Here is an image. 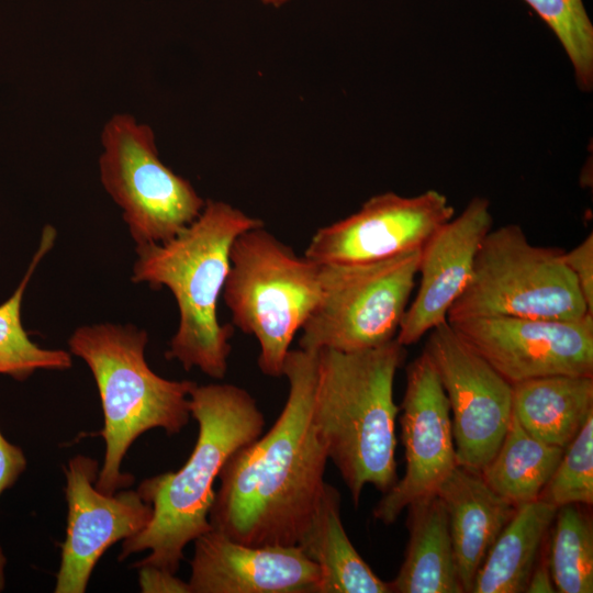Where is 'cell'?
<instances>
[{
  "label": "cell",
  "instance_id": "cell-1",
  "mask_svg": "<svg viewBox=\"0 0 593 593\" xmlns=\"http://www.w3.org/2000/svg\"><path fill=\"white\" fill-rule=\"evenodd\" d=\"M317 353L287 354L284 406L266 433L224 463L209 521L212 529L250 546H296L325 484L328 460L313 423Z\"/></svg>",
  "mask_w": 593,
  "mask_h": 593
},
{
  "label": "cell",
  "instance_id": "cell-2",
  "mask_svg": "<svg viewBox=\"0 0 593 593\" xmlns=\"http://www.w3.org/2000/svg\"><path fill=\"white\" fill-rule=\"evenodd\" d=\"M198 437L186 463L175 472L144 480L137 491L152 505L149 524L123 540L119 559L149 550L133 567L154 566L176 573L190 541L212 529L213 485L236 450L257 439L265 416L245 389L231 383H194L189 394Z\"/></svg>",
  "mask_w": 593,
  "mask_h": 593
},
{
  "label": "cell",
  "instance_id": "cell-3",
  "mask_svg": "<svg viewBox=\"0 0 593 593\" xmlns=\"http://www.w3.org/2000/svg\"><path fill=\"white\" fill-rule=\"evenodd\" d=\"M262 221L216 200H208L199 216L172 238L136 245L132 280L152 289L166 287L179 310L177 332L165 356L184 370L200 369L223 379L228 369L233 328L221 324L219 299L231 267L236 237Z\"/></svg>",
  "mask_w": 593,
  "mask_h": 593
},
{
  "label": "cell",
  "instance_id": "cell-4",
  "mask_svg": "<svg viewBox=\"0 0 593 593\" xmlns=\"http://www.w3.org/2000/svg\"><path fill=\"white\" fill-rule=\"evenodd\" d=\"M404 357L395 339L358 351H317L313 423L356 506L367 484L384 494L399 480L393 385Z\"/></svg>",
  "mask_w": 593,
  "mask_h": 593
},
{
  "label": "cell",
  "instance_id": "cell-5",
  "mask_svg": "<svg viewBox=\"0 0 593 593\" xmlns=\"http://www.w3.org/2000/svg\"><path fill=\"white\" fill-rule=\"evenodd\" d=\"M147 343L146 331L112 323L80 326L68 340L99 390L105 455L96 488L107 494L131 484L133 477L122 473L121 463L142 434L154 428L177 434L191 416L189 394L195 382L155 373L145 358Z\"/></svg>",
  "mask_w": 593,
  "mask_h": 593
},
{
  "label": "cell",
  "instance_id": "cell-6",
  "mask_svg": "<svg viewBox=\"0 0 593 593\" xmlns=\"http://www.w3.org/2000/svg\"><path fill=\"white\" fill-rule=\"evenodd\" d=\"M222 296L232 321L259 345L258 367L283 377L291 343L323 295L321 265L279 240L264 226L234 240Z\"/></svg>",
  "mask_w": 593,
  "mask_h": 593
},
{
  "label": "cell",
  "instance_id": "cell-7",
  "mask_svg": "<svg viewBox=\"0 0 593 593\" xmlns=\"http://www.w3.org/2000/svg\"><path fill=\"white\" fill-rule=\"evenodd\" d=\"M562 253L534 245L517 224L491 230L447 322L492 316L573 321L591 314Z\"/></svg>",
  "mask_w": 593,
  "mask_h": 593
},
{
  "label": "cell",
  "instance_id": "cell-8",
  "mask_svg": "<svg viewBox=\"0 0 593 593\" xmlns=\"http://www.w3.org/2000/svg\"><path fill=\"white\" fill-rule=\"evenodd\" d=\"M421 250L365 264H320L322 299L299 348L358 351L395 339L415 287Z\"/></svg>",
  "mask_w": 593,
  "mask_h": 593
},
{
  "label": "cell",
  "instance_id": "cell-9",
  "mask_svg": "<svg viewBox=\"0 0 593 593\" xmlns=\"http://www.w3.org/2000/svg\"><path fill=\"white\" fill-rule=\"evenodd\" d=\"M101 143V183L136 245L166 242L199 216L205 201L160 160L150 126L118 113L104 124Z\"/></svg>",
  "mask_w": 593,
  "mask_h": 593
},
{
  "label": "cell",
  "instance_id": "cell-10",
  "mask_svg": "<svg viewBox=\"0 0 593 593\" xmlns=\"http://www.w3.org/2000/svg\"><path fill=\"white\" fill-rule=\"evenodd\" d=\"M424 351L445 390L458 466L480 472L496 454L512 416V384L446 322Z\"/></svg>",
  "mask_w": 593,
  "mask_h": 593
},
{
  "label": "cell",
  "instance_id": "cell-11",
  "mask_svg": "<svg viewBox=\"0 0 593 593\" xmlns=\"http://www.w3.org/2000/svg\"><path fill=\"white\" fill-rule=\"evenodd\" d=\"M511 384L553 376H593V315L580 320L511 316L449 323Z\"/></svg>",
  "mask_w": 593,
  "mask_h": 593
},
{
  "label": "cell",
  "instance_id": "cell-12",
  "mask_svg": "<svg viewBox=\"0 0 593 593\" xmlns=\"http://www.w3.org/2000/svg\"><path fill=\"white\" fill-rule=\"evenodd\" d=\"M454 216V206L437 190L415 197L381 193L354 214L318 228L304 256L323 265L389 259L421 250Z\"/></svg>",
  "mask_w": 593,
  "mask_h": 593
},
{
  "label": "cell",
  "instance_id": "cell-13",
  "mask_svg": "<svg viewBox=\"0 0 593 593\" xmlns=\"http://www.w3.org/2000/svg\"><path fill=\"white\" fill-rule=\"evenodd\" d=\"M405 473L383 494L373 516L384 525L394 523L413 501L435 494L458 466L449 403L426 351L406 368V387L401 403Z\"/></svg>",
  "mask_w": 593,
  "mask_h": 593
},
{
  "label": "cell",
  "instance_id": "cell-14",
  "mask_svg": "<svg viewBox=\"0 0 593 593\" xmlns=\"http://www.w3.org/2000/svg\"><path fill=\"white\" fill-rule=\"evenodd\" d=\"M98 470L97 460L81 455L72 457L65 469L68 515L55 593L86 592L107 549L137 535L152 519V505L137 490L99 491Z\"/></svg>",
  "mask_w": 593,
  "mask_h": 593
},
{
  "label": "cell",
  "instance_id": "cell-15",
  "mask_svg": "<svg viewBox=\"0 0 593 593\" xmlns=\"http://www.w3.org/2000/svg\"><path fill=\"white\" fill-rule=\"evenodd\" d=\"M492 225L489 200L474 197L424 245L418 261L419 284L395 336L400 345H413L447 322L448 311L467 287L477 253Z\"/></svg>",
  "mask_w": 593,
  "mask_h": 593
},
{
  "label": "cell",
  "instance_id": "cell-16",
  "mask_svg": "<svg viewBox=\"0 0 593 593\" xmlns=\"http://www.w3.org/2000/svg\"><path fill=\"white\" fill-rule=\"evenodd\" d=\"M191 593H317L320 569L300 546H250L211 529L194 539Z\"/></svg>",
  "mask_w": 593,
  "mask_h": 593
},
{
  "label": "cell",
  "instance_id": "cell-17",
  "mask_svg": "<svg viewBox=\"0 0 593 593\" xmlns=\"http://www.w3.org/2000/svg\"><path fill=\"white\" fill-rule=\"evenodd\" d=\"M448 515L458 575L466 593L490 548L516 513L493 491L480 472L457 466L438 486Z\"/></svg>",
  "mask_w": 593,
  "mask_h": 593
},
{
  "label": "cell",
  "instance_id": "cell-18",
  "mask_svg": "<svg viewBox=\"0 0 593 593\" xmlns=\"http://www.w3.org/2000/svg\"><path fill=\"white\" fill-rule=\"evenodd\" d=\"M406 508L410 538L391 593H463L441 499L429 494Z\"/></svg>",
  "mask_w": 593,
  "mask_h": 593
},
{
  "label": "cell",
  "instance_id": "cell-19",
  "mask_svg": "<svg viewBox=\"0 0 593 593\" xmlns=\"http://www.w3.org/2000/svg\"><path fill=\"white\" fill-rule=\"evenodd\" d=\"M512 412L532 436L564 449L593 414V376L553 374L516 382Z\"/></svg>",
  "mask_w": 593,
  "mask_h": 593
},
{
  "label": "cell",
  "instance_id": "cell-20",
  "mask_svg": "<svg viewBox=\"0 0 593 593\" xmlns=\"http://www.w3.org/2000/svg\"><path fill=\"white\" fill-rule=\"evenodd\" d=\"M298 546L320 569L317 593H391L389 582L353 546L342 521L340 494L327 482Z\"/></svg>",
  "mask_w": 593,
  "mask_h": 593
},
{
  "label": "cell",
  "instance_id": "cell-21",
  "mask_svg": "<svg viewBox=\"0 0 593 593\" xmlns=\"http://www.w3.org/2000/svg\"><path fill=\"white\" fill-rule=\"evenodd\" d=\"M557 510L541 499L518 507L480 566L471 593L525 592Z\"/></svg>",
  "mask_w": 593,
  "mask_h": 593
},
{
  "label": "cell",
  "instance_id": "cell-22",
  "mask_svg": "<svg viewBox=\"0 0 593 593\" xmlns=\"http://www.w3.org/2000/svg\"><path fill=\"white\" fill-rule=\"evenodd\" d=\"M563 450L532 436L512 412L496 454L480 474L493 491L518 508L539 499Z\"/></svg>",
  "mask_w": 593,
  "mask_h": 593
},
{
  "label": "cell",
  "instance_id": "cell-23",
  "mask_svg": "<svg viewBox=\"0 0 593 593\" xmlns=\"http://www.w3.org/2000/svg\"><path fill=\"white\" fill-rule=\"evenodd\" d=\"M56 232L46 225L40 246L13 294L0 304V373L22 381L36 370H66L71 367L70 353L45 349L35 344L21 320L22 300L35 268L54 245Z\"/></svg>",
  "mask_w": 593,
  "mask_h": 593
},
{
  "label": "cell",
  "instance_id": "cell-24",
  "mask_svg": "<svg viewBox=\"0 0 593 593\" xmlns=\"http://www.w3.org/2000/svg\"><path fill=\"white\" fill-rule=\"evenodd\" d=\"M548 566L560 593L593 592V528L578 504L559 507L551 524Z\"/></svg>",
  "mask_w": 593,
  "mask_h": 593
},
{
  "label": "cell",
  "instance_id": "cell-25",
  "mask_svg": "<svg viewBox=\"0 0 593 593\" xmlns=\"http://www.w3.org/2000/svg\"><path fill=\"white\" fill-rule=\"evenodd\" d=\"M555 33L583 92L593 88V24L583 0H523Z\"/></svg>",
  "mask_w": 593,
  "mask_h": 593
},
{
  "label": "cell",
  "instance_id": "cell-26",
  "mask_svg": "<svg viewBox=\"0 0 593 593\" xmlns=\"http://www.w3.org/2000/svg\"><path fill=\"white\" fill-rule=\"evenodd\" d=\"M539 499L557 508L593 503V414L564 448L562 457Z\"/></svg>",
  "mask_w": 593,
  "mask_h": 593
},
{
  "label": "cell",
  "instance_id": "cell-27",
  "mask_svg": "<svg viewBox=\"0 0 593 593\" xmlns=\"http://www.w3.org/2000/svg\"><path fill=\"white\" fill-rule=\"evenodd\" d=\"M562 259L577 281L588 311L593 314V234L571 250H563Z\"/></svg>",
  "mask_w": 593,
  "mask_h": 593
},
{
  "label": "cell",
  "instance_id": "cell-28",
  "mask_svg": "<svg viewBox=\"0 0 593 593\" xmlns=\"http://www.w3.org/2000/svg\"><path fill=\"white\" fill-rule=\"evenodd\" d=\"M25 467L26 459L22 449L8 441L0 430V495L15 483ZM5 561L0 547V591L4 588Z\"/></svg>",
  "mask_w": 593,
  "mask_h": 593
},
{
  "label": "cell",
  "instance_id": "cell-29",
  "mask_svg": "<svg viewBox=\"0 0 593 593\" xmlns=\"http://www.w3.org/2000/svg\"><path fill=\"white\" fill-rule=\"evenodd\" d=\"M137 569L143 593H191L189 583L174 572L154 566H139Z\"/></svg>",
  "mask_w": 593,
  "mask_h": 593
},
{
  "label": "cell",
  "instance_id": "cell-30",
  "mask_svg": "<svg viewBox=\"0 0 593 593\" xmlns=\"http://www.w3.org/2000/svg\"><path fill=\"white\" fill-rule=\"evenodd\" d=\"M525 592L527 593H553L557 592L548 561L539 562L534 568L527 582Z\"/></svg>",
  "mask_w": 593,
  "mask_h": 593
},
{
  "label": "cell",
  "instance_id": "cell-31",
  "mask_svg": "<svg viewBox=\"0 0 593 593\" xmlns=\"http://www.w3.org/2000/svg\"><path fill=\"white\" fill-rule=\"evenodd\" d=\"M261 3L266 4V5H271V7H275V8H279L281 7L282 4L289 2L290 0H259Z\"/></svg>",
  "mask_w": 593,
  "mask_h": 593
}]
</instances>
